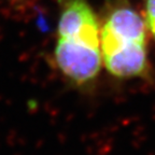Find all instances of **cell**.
Listing matches in <instances>:
<instances>
[{
    "label": "cell",
    "instance_id": "cell-1",
    "mask_svg": "<svg viewBox=\"0 0 155 155\" xmlns=\"http://www.w3.org/2000/svg\"><path fill=\"white\" fill-rule=\"evenodd\" d=\"M55 61L78 84L90 82L101 69L100 32L93 9L85 0H69L57 27Z\"/></svg>",
    "mask_w": 155,
    "mask_h": 155
},
{
    "label": "cell",
    "instance_id": "cell-2",
    "mask_svg": "<svg viewBox=\"0 0 155 155\" xmlns=\"http://www.w3.org/2000/svg\"><path fill=\"white\" fill-rule=\"evenodd\" d=\"M105 67L116 78L141 76L147 66V24L134 9L114 10L100 31Z\"/></svg>",
    "mask_w": 155,
    "mask_h": 155
},
{
    "label": "cell",
    "instance_id": "cell-3",
    "mask_svg": "<svg viewBox=\"0 0 155 155\" xmlns=\"http://www.w3.org/2000/svg\"><path fill=\"white\" fill-rule=\"evenodd\" d=\"M145 24L155 38V0H147L145 2Z\"/></svg>",
    "mask_w": 155,
    "mask_h": 155
}]
</instances>
